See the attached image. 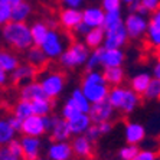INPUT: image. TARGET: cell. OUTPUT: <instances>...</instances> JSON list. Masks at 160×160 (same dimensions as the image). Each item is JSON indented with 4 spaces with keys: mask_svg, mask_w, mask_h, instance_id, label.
Returning <instances> with one entry per match:
<instances>
[{
    "mask_svg": "<svg viewBox=\"0 0 160 160\" xmlns=\"http://www.w3.org/2000/svg\"><path fill=\"white\" fill-rule=\"evenodd\" d=\"M82 82H85V84H105V79L102 72L92 69V71H87V74L82 78Z\"/></svg>",
    "mask_w": 160,
    "mask_h": 160,
    "instance_id": "obj_39",
    "label": "cell"
},
{
    "mask_svg": "<svg viewBox=\"0 0 160 160\" xmlns=\"http://www.w3.org/2000/svg\"><path fill=\"white\" fill-rule=\"evenodd\" d=\"M32 13V4L26 0L12 6V20L13 22H26Z\"/></svg>",
    "mask_w": 160,
    "mask_h": 160,
    "instance_id": "obj_27",
    "label": "cell"
},
{
    "mask_svg": "<svg viewBox=\"0 0 160 160\" xmlns=\"http://www.w3.org/2000/svg\"><path fill=\"white\" fill-rule=\"evenodd\" d=\"M89 29H91V28H88V26H87V25H85V23H84V22H81V23H78V25L75 26L74 32H75V33H77V35H81V36H84V35H85Z\"/></svg>",
    "mask_w": 160,
    "mask_h": 160,
    "instance_id": "obj_50",
    "label": "cell"
},
{
    "mask_svg": "<svg viewBox=\"0 0 160 160\" xmlns=\"http://www.w3.org/2000/svg\"><path fill=\"white\" fill-rule=\"evenodd\" d=\"M82 13V22L85 23L88 28H100L102 26V22H104V13L101 8L97 6H89V8L81 10Z\"/></svg>",
    "mask_w": 160,
    "mask_h": 160,
    "instance_id": "obj_17",
    "label": "cell"
},
{
    "mask_svg": "<svg viewBox=\"0 0 160 160\" xmlns=\"http://www.w3.org/2000/svg\"><path fill=\"white\" fill-rule=\"evenodd\" d=\"M138 146L137 144H128L127 143L124 147H121L118 152V157L121 160H133L134 156L138 153Z\"/></svg>",
    "mask_w": 160,
    "mask_h": 160,
    "instance_id": "obj_38",
    "label": "cell"
},
{
    "mask_svg": "<svg viewBox=\"0 0 160 160\" xmlns=\"http://www.w3.org/2000/svg\"><path fill=\"white\" fill-rule=\"evenodd\" d=\"M13 114L16 117H19L20 120H25L26 117L32 116V107H30V101L19 100L16 102L15 108H13Z\"/></svg>",
    "mask_w": 160,
    "mask_h": 160,
    "instance_id": "obj_35",
    "label": "cell"
},
{
    "mask_svg": "<svg viewBox=\"0 0 160 160\" xmlns=\"http://www.w3.org/2000/svg\"><path fill=\"white\" fill-rule=\"evenodd\" d=\"M81 22H82V13L79 9L65 8L59 13V20H58V23H59L63 29L74 30L75 26Z\"/></svg>",
    "mask_w": 160,
    "mask_h": 160,
    "instance_id": "obj_15",
    "label": "cell"
},
{
    "mask_svg": "<svg viewBox=\"0 0 160 160\" xmlns=\"http://www.w3.org/2000/svg\"><path fill=\"white\" fill-rule=\"evenodd\" d=\"M9 74H10V81L13 82V85H19V84H25V82L36 78L38 69L32 67L30 63H19Z\"/></svg>",
    "mask_w": 160,
    "mask_h": 160,
    "instance_id": "obj_12",
    "label": "cell"
},
{
    "mask_svg": "<svg viewBox=\"0 0 160 160\" xmlns=\"http://www.w3.org/2000/svg\"><path fill=\"white\" fill-rule=\"evenodd\" d=\"M104 79L107 85L116 87L121 85V82L126 78V72H124L123 67H112V68H104Z\"/></svg>",
    "mask_w": 160,
    "mask_h": 160,
    "instance_id": "obj_26",
    "label": "cell"
},
{
    "mask_svg": "<svg viewBox=\"0 0 160 160\" xmlns=\"http://www.w3.org/2000/svg\"><path fill=\"white\" fill-rule=\"evenodd\" d=\"M104 36H105V32L101 26L100 28H91V29L84 35V43H85L89 49L100 48V46H102Z\"/></svg>",
    "mask_w": 160,
    "mask_h": 160,
    "instance_id": "obj_24",
    "label": "cell"
},
{
    "mask_svg": "<svg viewBox=\"0 0 160 160\" xmlns=\"http://www.w3.org/2000/svg\"><path fill=\"white\" fill-rule=\"evenodd\" d=\"M8 120V123L10 124V127L13 128V130L18 133V131H20V127H22V120L19 118V117H16L15 114H12V116H9Z\"/></svg>",
    "mask_w": 160,
    "mask_h": 160,
    "instance_id": "obj_47",
    "label": "cell"
},
{
    "mask_svg": "<svg viewBox=\"0 0 160 160\" xmlns=\"http://www.w3.org/2000/svg\"><path fill=\"white\" fill-rule=\"evenodd\" d=\"M20 133H23L25 136H32V137H41V136H43L46 133L43 117L32 114V116L26 117L25 120H22Z\"/></svg>",
    "mask_w": 160,
    "mask_h": 160,
    "instance_id": "obj_9",
    "label": "cell"
},
{
    "mask_svg": "<svg viewBox=\"0 0 160 160\" xmlns=\"http://www.w3.org/2000/svg\"><path fill=\"white\" fill-rule=\"evenodd\" d=\"M79 110L78 107L75 105V102L72 101V98L69 97L67 101H65V104L62 105V110H61V117H62L63 120H71L74 118L75 116H78L79 114Z\"/></svg>",
    "mask_w": 160,
    "mask_h": 160,
    "instance_id": "obj_36",
    "label": "cell"
},
{
    "mask_svg": "<svg viewBox=\"0 0 160 160\" xmlns=\"http://www.w3.org/2000/svg\"><path fill=\"white\" fill-rule=\"evenodd\" d=\"M143 97L149 101L159 100V97H160V79H156V78L150 79L149 85H147V88H146L144 92H143Z\"/></svg>",
    "mask_w": 160,
    "mask_h": 160,
    "instance_id": "obj_34",
    "label": "cell"
},
{
    "mask_svg": "<svg viewBox=\"0 0 160 160\" xmlns=\"http://www.w3.org/2000/svg\"><path fill=\"white\" fill-rule=\"evenodd\" d=\"M12 20V6L9 3L0 4V26Z\"/></svg>",
    "mask_w": 160,
    "mask_h": 160,
    "instance_id": "obj_40",
    "label": "cell"
},
{
    "mask_svg": "<svg viewBox=\"0 0 160 160\" xmlns=\"http://www.w3.org/2000/svg\"><path fill=\"white\" fill-rule=\"evenodd\" d=\"M19 63H20V61H19L18 55H15L8 49H0V68L4 72H8V74L12 72Z\"/></svg>",
    "mask_w": 160,
    "mask_h": 160,
    "instance_id": "obj_28",
    "label": "cell"
},
{
    "mask_svg": "<svg viewBox=\"0 0 160 160\" xmlns=\"http://www.w3.org/2000/svg\"><path fill=\"white\" fill-rule=\"evenodd\" d=\"M2 39L9 48L25 52L32 46V38H30L29 25L26 22H8L2 26Z\"/></svg>",
    "mask_w": 160,
    "mask_h": 160,
    "instance_id": "obj_1",
    "label": "cell"
},
{
    "mask_svg": "<svg viewBox=\"0 0 160 160\" xmlns=\"http://www.w3.org/2000/svg\"><path fill=\"white\" fill-rule=\"evenodd\" d=\"M85 0H61V3L65 6V8H75V9H79L82 3Z\"/></svg>",
    "mask_w": 160,
    "mask_h": 160,
    "instance_id": "obj_49",
    "label": "cell"
},
{
    "mask_svg": "<svg viewBox=\"0 0 160 160\" xmlns=\"http://www.w3.org/2000/svg\"><path fill=\"white\" fill-rule=\"evenodd\" d=\"M30 107H32V114L35 116H48L51 114L52 108L55 107V100H49V98H38V100L30 101Z\"/></svg>",
    "mask_w": 160,
    "mask_h": 160,
    "instance_id": "obj_25",
    "label": "cell"
},
{
    "mask_svg": "<svg viewBox=\"0 0 160 160\" xmlns=\"http://www.w3.org/2000/svg\"><path fill=\"white\" fill-rule=\"evenodd\" d=\"M19 97H20V100H25V101H33V100H38V98H45V94L42 91L41 85H39V82L36 79H32V81L25 82L20 87Z\"/></svg>",
    "mask_w": 160,
    "mask_h": 160,
    "instance_id": "obj_18",
    "label": "cell"
},
{
    "mask_svg": "<svg viewBox=\"0 0 160 160\" xmlns=\"http://www.w3.org/2000/svg\"><path fill=\"white\" fill-rule=\"evenodd\" d=\"M49 160H69L72 157V147L68 142H53L48 147Z\"/></svg>",
    "mask_w": 160,
    "mask_h": 160,
    "instance_id": "obj_16",
    "label": "cell"
},
{
    "mask_svg": "<svg viewBox=\"0 0 160 160\" xmlns=\"http://www.w3.org/2000/svg\"><path fill=\"white\" fill-rule=\"evenodd\" d=\"M133 160H157V154L153 150H138Z\"/></svg>",
    "mask_w": 160,
    "mask_h": 160,
    "instance_id": "obj_43",
    "label": "cell"
},
{
    "mask_svg": "<svg viewBox=\"0 0 160 160\" xmlns=\"http://www.w3.org/2000/svg\"><path fill=\"white\" fill-rule=\"evenodd\" d=\"M51 120H52V126H51V137L53 142H68L72 134L68 128L67 120H63L61 116H55L51 114Z\"/></svg>",
    "mask_w": 160,
    "mask_h": 160,
    "instance_id": "obj_11",
    "label": "cell"
},
{
    "mask_svg": "<svg viewBox=\"0 0 160 160\" xmlns=\"http://www.w3.org/2000/svg\"><path fill=\"white\" fill-rule=\"evenodd\" d=\"M101 9L104 12H112L121 9V0H102L101 2Z\"/></svg>",
    "mask_w": 160,
    "mask_h": 160,
    "instance_id": "obj_41",
    "label": "cell"
},
{
    "mask_svg": "<svg viewBox=\"0 0 160 160\" xmlns=\"http://www.w3.org/2000/svg\"><path fill=\"white\" fill-rule=\"evenodd\" d=\"M142 3H140V0H134V2H130V3L127 4V9H128V13H137L138 9H140Z\"/></svg>",
    "mask_w": 160,
    "mask_h": 160,
    "instance_id": "obj_51",
    "label": "cell"
},
{
    "mask_svg": "<svg viewBox=\"0 0 160 160\" xmlns=\"http://www.w3.org/2000/svg\"><path fill=\"white\" fill-rule=\"evenodd\" d=\"M146 33L149 36V41L153 46L159 48L160 45V10L153 12L150 20H147Z\"/></svg>",
    "mask_w": 160,
    "mask_h": 160,
    "instance_id": "obj_21",
    "label": "cell"
},
{
    "mask_svg": "<svg viewBox=\"0 0 160 160\" xmlns=\"http://www.w3.org/2000/svg\"><path fill=\"white\" fill-rule=\"evenodd\" d=\"M8 79H9L8 72H4L3 69H0V87L6 85V82H8Z\"/></svg>",
    "mask_w": 160,
    "mask_h": 160,
    "instance_id": "obj_53",
    "label": "cell"
},
{
    "mask_svg": "<svg viewBox=\"0 0 160 160\" xmlns=\"http://www.w3.org/2000/svg\"><path fill=\"white\" fill-rule=\"evenodd\" d=\"M67 123L71 134L79 136V134L85 133V130L92 124V121H91V118H89V116L87 112H79L78 116H75L74 118L67 120Z\"/></svg>",
    "mask_w": 160,
    "mask_h": 160,
    "instance_id": "obj_22",
    "label": "cell"
},
{
    "mask_svg": "<svg viewBox=\"0 0 160 160\" xmlns=\"http://www.w3.org/2000/svg\"><path fill=\"white\" fill-rule=\"evenodd\" d=\"M123 25L126 28L127 36L130 39H138L146 33L147 19L146 16L137 15V13H128L127 18L123 20Z\"/></svg>",
    "mask_w": 160,
    "mask_h": 160,
    "instance_id": "obj_6",
    "label": "cell"
},
{
    "mask_svg": "<svg viewBox=\"0 0 160 160\" xmlns=\"http://www.w3.org/2000/svg\"><path fill=\"white\" fill-rule=\"evenodd\" d=\"M81 91L87 100L91 104H94V102H98V101H102L107 98L108 85L107 84H85V82H82Z\"/></svg>",
    "mask_w": 160,
    "mask_h": 160,
    "instance_id": "obj_14",
    "label": "cell"
},
{
    "mask_svg": "<svg viewBox=\"0 0 160 160\" xmlns=\"http://www.w3.org/2000/svg\"><path fill=\"white\" fill-rule=\"evenodd\" d=\"M6 146H8L9 150H10L16 157L22 159V146H20V140H18V138H12Z\"/></svg>",
    "mask_w": 160,
    "mask_h": 160,
    "instance_id": "obj_42",
    "label": "cell"
},
{
    "mask_svg": "<svg viewBox=\"0 0 160 160\" xmlns=\"http://www.w3.org/2000/svg\"><path fill=\"white\" fill-rule=\"evenodd\" d=\"M22 0H9V4L10 6H15V4H18V3H20Z\"/></svg>",
    "mask_w": 160,
    "mask_h": 160,
    "instance_id": "obj_55",
    "label": "cell"
},
{
    "mask_svg": "<svg viewBox=\"0 0 160 160\" xmlns=\"http://www.w3.org/2000/svg\"><path fill=\"white\" fill-rule=\"evenodd\" d=\"M26 52V59L28 63H30L32 67H35L38 71H43L46 65H48V58L43 53V51L41 49V46H36V45H32L29 49L25 51Z\"/></svg>",
    "mask_w": 160,
    "mask_h": 160,
    "instance_id": "obj_19",
    "label": "cell"
},
{
    "mask_svg": "<svg viewBox=\"0 0 160 160\" xmlns=\"http://www.w3.org/2000/svg\"><path fill=\"white\" fill-rule=\"evenodd\" d=\"M130 2H134V0H121V3H126V4H128Z\"/></svg>",
    "mask_w": 160,
    "mask_h": 160,
    "instance_id": "obj_56",
    "label": "cell"
},
{
    "mask_svg": "<svg viewBox=\"0 0 160 160\" xmlns=\"http://www.w3.org/2000/svg\"><path fill=\"white\" fill-rule=\"evenodd\" d=\"M71 98H72V101L75 102V105L78 107L79 111L81 112H88L89 107H91V102H89V101L85 98V95L82 94L81 88H75L74 91H72Z\"/></svg>",
    "mask_w": 160,
    "mask_h": 160,
    "instance_id": "obj_33",
    "label": "cell"
},
{
    "mask_svg": "<svg viewBox=\"0 0 160 160\" xmlns=\"http://www.w3.org/2000/svg\"><path fill=\"white\" fill-rule=\"evenodd\" d=\"M20 146H22V159L20 160H36L39 157V150H41L39 137L23 134V137L20 138Z\"/></svg>",
    "mask_w": 160,
    "mask_h": 160,
    "instance_id": "obj_13",
    "label": "cell"
},
{
    "mask_svg": "<svg viewBox=\"0 0 160 160\" xmlns=\"http://www.w3.org/2000/svg\"><path fill=\"white\" fill-rule=\"evenodd\" d=\"M126 61V53L121 48L117 49H105L101 48L100 55V67L102 68H112V67H123Z\"/></svg>",
    "mask_w": 160,
    "mask_h": 160,
    "instance_id": "obj_10",
    "label": "cell"
},
{
    "mask_svg": "<svg viewBox=\"0 0 160 160\" xmlns=\"http://www.w3.org/2000/svg\"><path fill=\"white\" fill-rule=\"evenodd\" d=\"M152 78H156V79H160V62L157 61L154 63V67H153V75Z\"/></svg>",
    "mask_w": 160,
    "mask_h": 160,
    "instance_id": "obj_52",
    "label": "cell"
},
{
    "mask_svg": "<svg viewBox=\"0 0 160 160\" xmlns=\"http://www.w3.org/2000/svg\"><path fill=\"white\" fill-rule=\"evenodd\" d=\"M0 160H20L9 150L8 146H0Z\"/></svg>",
    "mask_w": 160,
    "mask_h": 160,
    "instance_id": "obj_46",
    "label": "cell"
},
{
    "mask_svg": "<svg viewBox=\"0 0 160 160\" xmlns=\"http://www.w3.org/2000/svg\"><path fill=\"white\" fill-rule=\"evenodd\" d=\"M71 147H72V154H75L77 157H81V159L89 157L91 153H92V143L89 142L84 134H79V136H77L74 138Z\"/></svg>",
    "mask_w": 160,
    "mask_h": 160,
    "instance_id": "obj_23",
    "label": "cell"
},
{
    "mask_svg": "<svg viewBox=\"0 0 160 160\" xmlns=\"http://www.w3.org/2000/svg\"><path fill=\"white\" fill-rule=\"evenodd\" d=\"M36 160H46V159H39V157H38V159Z\"/></svg>",
    "mask_w": 160,
    "mask_h": 160,
    "instance_id": "obj_59",
    "label": "cell"
},
{
    "mask_svg": "<svg viewBox=\"0 0 160 160\" xmlns=\"http://www.w3.org/2000/svg\"><path fill=\"white\" fill-rule=\"evenodd\" d=\"M107 100L114 110H120L124 114H131L140 105V95L133 89L124 88L121 85H116L108 88Z\"/></svg>",
    "mask_w": 160,
    "mask_h": 160,
    "instance_id": "obj_2",
    "label": "cell"
},
{
    "mask_svg": "<svg viewBox=\"0 0 160 160\" xmlns=\"http://www.w3.org/2000/svg\"><path fill=\"white\" fill-rule=\"evenodd\" d=\"M124 137L128 144H138L146 138V128L140 123H127L124 128Z\"/></svg>",
    "mask_w": 160,
    "mask_h": 160,
    "instance_id": "obj_20",
    "label": "cell"
},
{
    "mask_svg": "<svg viewBox=\"0 0 160 160\" xmlns=\"http://www.w3.org/2000/svg\"><path fill=\"white\" fill-rule=\"evenodd\" d=\"M4 3H9V0H0V4H4Z\"/></svg>",
    "mask_w": 160,
    "mask_h": 160,
    "instance_id": "obj_57",
    "label": "cell"
},
{
    "mask_svg": "<svg viewBox=\"0 0 160 160\" xmlns=\"http://www.w3.org/2000/svg\"><path fill=\"white\" fill-rule=\"evenodd\" d=\"M84 136H85V137L88 138L91 143L95 142V140H98V137H100L101 134H100V131H98V128H97V124H91V126H89L88 128L85 130Z\"/></svg>",
    "mask_w": 160,
    "mask_h": 160,
    "instance_id": "obj_44",
    "label": "cell"
},
{
    "mask_svg": "<svg viewBox=\"0 0 160 160\" xmlns=\"http://www.w3.org/2000/svg\"><path fill=\"white\" fill-rule=\"evenodd\" d=\"M120 23H123V16H121V9L120 10H112V12H105L104 13V22H102V29L108 30L112 28L118 26Z\"/></svg>",
    "mask_w": 160,
    "mask_h": 160,
    "instance_id": "obj_31",
    "label": "cell"
},
{
    "mask_svg": "<svg viewBox=\"0 0 160 160\" xmlns=\"http://www.w3.org/2000/svg\"><path fill=\"white\" fill-rule=\"evenodd\" d=\"M45 25L48 26V29H56L58 28V20H55V19H46Z\"/></svg>",
    "mask_w": 160,
    "mask_h": 160,
    "instance_id": "obj_54",
    "label": "cell"
},
{
    "mask_svg": "<svg viewBox=\"0 0 160 160\" xmlns=\"http://www.w3.org/2000/svg\"><path fill=\"white\" fill-rule=\"evenodd\" d=\"M150 79H152V75L149 72H140V74L134 75L130 81V89H133L136 94L138 95H143L144 89L147 88Z\"/></svg>",
    "mask_w": 160,
    "mask_h": 160,
    "instance_id": "obj_29",
    "label": "cell"
},
{
    "mask_svg": "<svg viewBox=\"0 0 160 160\" xmlns=\"http://www.w3.org/2000/svg\"><path fill=\"white\" fill-rule=\"evenodd\" d=\"M105 36H104V42H102V46L105 49H117V48H123L124 45L128 41V36H127L126 28H124L123 23H120L118 26L112 28V29L104 30Z\"/></svg>",
    "mask_w": 160,
    "mask_h": 160,
    "instance_id": "obj_7",
    "label": "cell"
},
{
    "mask_svg": "<svg viewBox=\"0 0 160 160\" xmlns=\"http://www.w3.org/2000/svg\"><path fill=\"white\" fill-rule=\"evenodd\" d=\"M101 48H95L92 51H89V55L87 58L85 63H84V67H85L87 71H92V69H97L100 67V55H101Z\"/></svg>",
    "mask_w": 160,
    "mask_h": 160,
    "instance_id": "obj_37",
    "label": "cell"
},
{
    "mask_svg": "<svg viewBox=\"0 0 160 160\" xmlns=\"http://www.w3.org/2000/svg\"><path fill=\"white\" fill-rule=\"evenodd\" d=\"M30 30V38H32V43L39 46L43 41V38L48 33V26L45 25V22H41V20H36V22L32 23V26H29Z\"/></svg>",
    "mask_w": 160,
    "mask_h": 160,
    "instance_id": "obj_30",
    "label": "cell"
},
{
    "mask_svg": "<svg viewBox=\"0 0 160 160\" xmlns=\"http://www.w3.org/2000/svg\"><path fill=\"white\" fill-rule=\"evenodd\" d=\"M69 43L71 42L67 33H62L58 29H49L39 46L48 59H58L59 55L63 52V49Z\"/></svg>",
    "mask_w": 160,
    "mask_h": 160,
    "instance_id": "obj_5",
    "label": "cell"
},
{
    "mask_svg": "<svg viewBox=\"0 0 160 160\" xmlns=\"http://www.w3.org/2000/svg\"><path fill=\"white\" fill-rule=\"evenodd\" d=\"M89 55V48L84 42H71L59 55V63L67 69L82 67Z\"/></svg>",
    "mask_w": 160,
    "mask_h": 160,
    "instance_id": "obj_4",
    "label": "cell"
},
{
    "mask_svg": "<svg viewBox=\"0 0 160 160\" xmlns=\"http://www.w3.org/2000/svg\"><path fill=\"white\" fill-rule=\"evenodd\" d=\"M140 3H142V6L146 9V10L149 12H156L159 10V6H160V0H140Z\"/></svg>",
    "mask_w": 160,
    "mask_h": 160,
    "instance_id": "obj_45",
    "label": "cell"
},
{
    "mask_svg": "<svg viewBox=\"0 0 160 160\" xmlns=\"http://www.w3.org/2000/svg\"><path fill=\"white\" fill-rule=\"evenodd\" d=\"M16 131L10 127L8 120L0 118V146H6L12 138H15Z\"/></svg>",
    "mask_w": 160,
    "mask_h": 160,
    "instance_id": "obj_32",
    "label": "cell"
},
{
    "mask_svg": "<svg viewBox=\"0 0 160 160\" xmlns=\"http://www.w3.org/2000/svg\"><path fill=\"white\" fill-rule=\"evenodd\" d=\"M97 128H98V131H100L101 136H102V134H108L112 130V123L110 121V120H107V121H101V123L97 124Z\"/></svg>",
    "mask_w": 160,
    "mask_h": 160,
    "instance_id": "obj_48",
    "label": "cell"
},
{
    "mask_svg": "<svg viewBox=\"0 0 160 160\" xmlns=\"http://www.w3.org/2000/svg\"><path fill=\"white\" fill-rule=\"evenodd\" d=\"M69 160H82V159H81V157H77V159H72V157H71Z\"/></svg>",
    "mask_w": 160,
    "mask_h": 160,
    "instance_id": "obj_58",
    "label": "cell"
},
{
    "mask_svg": "<svg viewBox=\"0 0 160 160\" xmlns=\"http://www.w3.org/2000/svg\"><path fill=\"white\" fill-rule=\"evenodd\" d=\"M39 75V85H41L42 91H43L45 97L49 100H56L62 94L65 84H67V77L61 71H46L43 74H36Z\"/></svg>",
    "mask_w": 160,
    "mask_h": 160,
    "instance_id": "obj_3",
    "label": "cell"
},
{
    "mask_svg": "<svg viewBox=\"0 0 160 160\" xmlns=\"http://www.w3.org/2000/svg\"><path fill=\"white\" fill-rule=\"evenodd\" d=\"M114 111H116V110L111 107V104H110L108 100L105 98V100H102V101H98V102L91 104V107H89L87 114L89 116L92 124H98V123H101V121L111 120V117L114 116Z\"/></svg>",
    "mask_w": 160,
    "mask_h": 160,
    "instance_id": "obj_8",
    "label": "cell"
}]
</instances>
